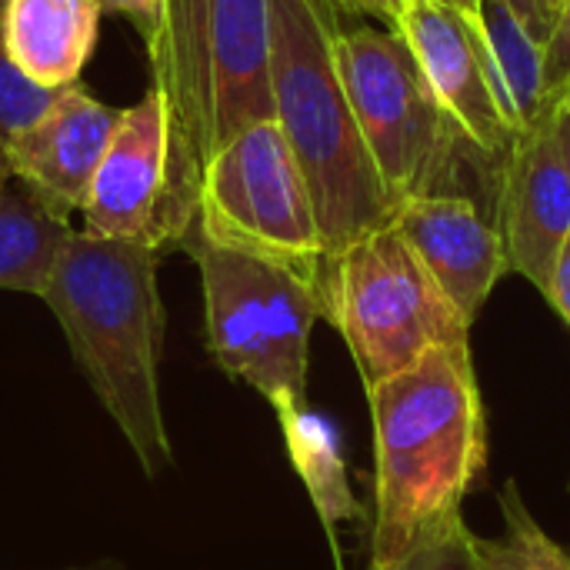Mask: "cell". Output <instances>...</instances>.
<instances>
[{
	"label": "cell",
	"mask_w": 570,
	"mask_h": 570,
	"mask_svg": "<svg viewBox=\"0 0 570 570\" xmlns=\"http://www.w3.org/2000/svg\"><path fill=\"white\" fill-rule=\"evenodd\" d=\"M374 421L371 570L401 564L461 508L488 464V414L471 344L438 347L367 391Z\"/></svg>",
	"instance_id": "1"
},
{
	"label": "cell",
	"mask_w": 570,
	"mask_h": 570,
	"mask_svg": "<svg viewBox=\"0 0 570 570\" xmlns=\"http://www.w3.org/2000/svg\"><path fill=\"white\" fill-rule=\"evenodd\" d=\"M160 250L73 230L40 301L60 321L77 367L147 478L174 464L160 411Z\"/></svg>",
	"instance_id": "2"
},
{
	"label": "cell",
	"mask_w": 570,
	"mask_h": 570,
	"mask_svg": "<svg viewBox=\"0 0 570 570\" xmlns=\"http://www.w3.org/2000/svg\"><path fill=\"white\" fill-rule=\"evenodd\" d=\"M144 43L167 117L174 197L194 227L210 157L274 120L271 0H167Z\"/></svg>",
	"instance_id": "3"
},
{
	"label": "cell",
	"mask_w": 570,
	"mask_h": 570,
	"mask_svg": "<svg viewBox=\"0 0 570 570\" xmlns=\"http://www.w3.org/2000/svg\"><path fill=\"white\" fill-rule=\"evenodd\" d=\"M334 37L337 10L324 0H271L274 120L304 174L324 257L397 214L351 110Z\"/></svg>",
	"instance_id": "4"
},
{
	"label": "cell",
	"mask_w": 570,
	"mask_h": 570,
	"mask_svg": "<svg viewBox=\"0 0 570 570\" xmlns=\"http://www.w3.org/2000/svg\"><path fill=\"white\" fill-rule=\"evenodd\" d=\"M334 60L371 160L397 204L431 194L468 197L464 177L474 174L494 214L501 160L448 114L397 27H337Z\"/></svg>",
	"instance_id": "5"
},
{
	"label": "cell",
	"mask_w": 570,
	"mask_h": 570,
	"mask_svg": "<svg viewBox=\"0 0 570 570\" xmlns=\"http://www.w3.org/2000/svg\"><path fill=\"white\" fill-rule=\"evenodd\" d=\"M314 291L321 317L344 337L367 391L438 347L471 344V321L394 224L327 254Z\"/></svg>",
	"instance_id": "6"
},
{
	"label": "cell",
	"mask_w": 570,
	"mask_h": 570,
	"mask_svg": "<svg viewBox=\"0 0 570 570\" xmlns=\"http://www.w3.org/2000/svg\"><path fill=\"white\" fill-rule=\"evenodd\" d=\"M180 250L200 271L204 337L220 371L254 387L274 414L304 407L311 331L321 321L314 281L287 264L217 247L197 230Z\"/></svg>",
	"instance_id": "7"
},
{
	"label": "cell",
	"mask_w": 570,
	"mask_h": 570,
	"mask_svg": "<svg viewBox=\"0 0 570 570\" xmlns=\"http://www.w3.org/2000/svg\"><path fill=\"white\" fill-rule=\"evenodd\" d=\"M190 230L317 281L324 247L304 174L277 120L254 124L210 157Z\"/></svg>",
	"instance_id": "8"
},
{
	"label": "cell",
	"mask_w": 570,
	"mask_h": 570,
	"mask_svg": "<svg viewBox=\"0 0 570 570\" xmlns=\"http://www.w3.org/2000/svg\"><path fill=\"white\" fill-rule=\"evenodd\" d=\"M494 224L508 264L541 294L570 234V107L551 100L528 120L498 164Z\"/></svg>",
	"instance_id": "9"
},
{
	"label": "cell",
	"mask_w": 570,
	"mask_h": 570,
	"mask_svg": "<svg viewBox=\"0 0 570 570\" xmlns=\"http://www.w3.org/2000/svg\"><path fill=\"white\" fill-rule=\"evenodd\" d=\"M80 214L87 234L144 244L160 254L180 247L190 234L174 197L167 117L154 90L120 110Z\"/></svg>",
	"instance_id": "10"
},
{
	"label": "cell",
	"mask_w": 570,
	"mask_h": 570,
	"mask_svg": "<svg viewBox=\"0 0 570 570\" xmlns=\"http://www.w3.org/2000/svg\"><path fill=\"white\" fill-rule=\"evenodd\" d=\"M397 30L411 43L448 114L484 154L501 160L521 130V120L481 33L478 13L441 0H411Z\"/></svg>",
	"instance_id": "11"
},
{
	"label": "cell",
	"mask_w": 570,
	"mask_h": 570,
	"mask_svg": "<svg viewBox=\"0 0 570 570\" xmlns=\"http://www.w3.org/2000/svg\"><path fill=\"white\" fill-rule=\"evenodd\" d=\"M394 227L464 321L474 324L501 277L511 271L501 230L484 207L458 194L411 197L397 204Z\"/></svg>",
	"instance_id": "12"
},
{
	"label": "cell",
	"mask_w": 570,
	"mask_h": 570,
	"mask_svg": "<svg viewBox=\"0 0 570 570\" xmlns=\"http://www.w3.org/2000/svg\"><path fill=\"white\" fill-rule=\"evenodd\" d=\"M120 110L83 83L63 87L53 104L7 144L13 177L53 210H83L97 164L117 130Z\"/></svg>",
	"instance_id": "13"
},
{
	"label": "cell",
	"mask_w": 570,
	"mask_h": 570,
	"mask_svg": "<svg viewBox=\"0 0 570 570\" xmlns=\"http://www.w3.org/2000/svg\"><path fill=\"white\" fill-rule=\"evenodd\" d=\"M100 13L97 0H3L7 57L43 90L73 87L94 53Z\"/></svg>",
	"instance_id": "14"
},
{
	"label": "cell",
	"mask_w": 570,
	"mask_h": 570,
	"mask_svg": "<svg viewBox=\"0 0 570 570\" xmlns=\"http://www.w3.org/2000/svg\"><path fill=\"white\" fill-rule=\"evenodd\" d=\"M67 214L53 210L27 187L0 194V291L40 297L70 244Z\"/></svg>",
	"instance_id": "15"
},
{
	"label": "cell",
	"mask_w": 570,
	"mask_h": 570,
	"mask_svg": "<svg viewBox=\"0 0 570 570\" xmlns=\"http://www.w3.org/2000/svg\"><path fill=\"white\" fill-rule=\"evenodd\" d=\"M277 424L287 444V458L297 478L304 481L324 531L334 538L337 524L364 518V508L354 498V488L347 478V458H344L334 424L314 414L307 404L277 411Z\"/></svg>",
	"instance_id": "16"
},
{
	"label": "cell",
	"mask_w": 570,
	"mask_h": 570,
	"mask_svg": "<svg viewBox=\"0 0 570 570\" xmlns=\"http://www.w3.org/2000/svg\"><path fill=\"white\" fill-rule=\"evenodd\" d=\"M481 33L491 47V57L498 63V73L508 87V97L514 104V114L521 127L534 120L551 100L544 90V57L541 43L531 37L524 20L508 0H478L474 7Z\"/></svg>",
	"instance_id": "17"
},
{
	"label": "cell",
	"mask_w": 570,
	"mask_h": 570,
	"mask_svg": "<svg viewBox=\"0 0 570 570\" xmlns=\"http://www.w3.org/2000/svg\"><path fill=\"white\" fill-rule=\"evenodd\" d=\"M501 534L481 538L471 531V551L478 570H570V554L538 524L518 481H504L498 491Z\"/></svg>",
	"instance_id": "18"
},
{
	"label": "cell",
	"mask_w": 570,
	"mask_h": 570,
	"mask_svg": "<svg viewBox=\"0 0 570 570\" xmlns=\"http://www.w3.org/2000/svg\"><path fill=\"white\" fill-rule=\"evenodd\" d=\"M0 13H3V0H0ZM60 90H43L37 83H30L13 60L7 57L3 47V33H0V140L10 144L17 134H23L57 97Z\"/></svg>",
	"instance_id": "19"
},
{
	"label": "cell",
	"mask_w": 570,
	"mask_h": 570,
	"mask_svg": "<svg viewBox=\"0 0 570 570\" xmlns=\"http://www.w3.org/2000/svg\"><path fill=\"white\" fill-rule=\"evenodd\" d=\"M387 570H478L474 551H471V528L468 521L434 534L417 551H411L401 564Z\"/></svg>",
	"instance_id": "20"
},
{
	"label": "cell",
	"mask_w": 570,
	"mask_h": 570,
	"mask_svg": "<svg viewBox=\"0 0 570 570\" xmlns=\"http://www.w3.org/2000/svg\"><path fill=\"white\" fill-rule=\"evenodd\" d=\"M541 57H544V90L548 100H561L570 90V0L558 3L554 10V23L548 40L541 43Z\"/></svg>",
	"instance_id": "21"
},
{
	"label": "cell",
	"mask_w": 570,
	"mask_h": 570,
	"mask_svg": "<svg viewBox=\"0 0 570 570\" xmlns=\"http://www.w3.org/2000/svg\"><path fill=\"white\" fill-rule=\"evenodd\" d=\"M324 3L334 7L337 13H361V17H374L387 27H397L411 0H324Z\"/></svg>",
	"instance_id": "22"
},
{
	"label": "cell",
	"mask_w": 570,
	"mask_h": 570,
	"mask_svg": "<svg viewBox=\"0 0 570 570\" xmlns=\"http://www.w3.org/2000/svg\"><path fill=\"white\" fill-rule=\"evenodd\" d=\"M551 301V307L561 314V321L568 324L570 331V234L568 240L561 244V254L554 261V271H551V287L544 294Z\"/></svg>",
	"instance_id": "23"
},
{
	"label": "cell",
	"mask_w": 570,
	"mask_h": 570,
	"mask_svg": "<svg viewBox=\"0 0 570 570\" xmlns=\"http://www.w3.org/2000/svg\"><path fill=\"white\" fill-rule=\"evenodd\" d=\"M97 3H100V10L134 17L137 30H140V37H144V33L157 23V17H160V10H164L167 0H97Z\"/></svg>",
	"instance_id": "24"
},
{
	"label": "cell",
	"mask_w": 570,
	"mask_h": 570,
	"mask_svg": "<svg viewBox=\"0 0 570 570\" xmlns=\"http://www.w3.org/2000/svg\"><path fill=\"white\" fill-rule=\"evenodd\" d=\"M508 3L518 10V17H521L524 27L531 30V37H534L538 43H544L548 33H551V23H554V7H551L548 0H508Z\"/></svg>",
	"instance_id": "25"
},
{
	"label": "cell",
	"mask_w": 570,
	"mask_h": 570,
	"mask_svg": "<svg viewBox=\"0 0 570 570\" xmlns=\"http://www.w3.org/2000/svg\"><path fill=\"white\" fill-rule=\"evenodd\" d=\"M10 177H13V170H10V157H7V144L0 140V194H3V187L10 184Z\"/></svg>",
	"instance_id": "26"
},
{
	"label": "cell",
	"mask_w": 570,
	"mask_h": 570,
	"mask_svg": "<svg viewBox=\"0 0 570 570\" xmlns=\"http://www.w3.org/2000/svg\"><path fill=\"white\" fill-rule=\"evenodd\" d=\"M67 570H127L117 561H97V564H83V568H67Z\"/></svg>",
	"instance_id": "27"
},
{
	"label": "cell",
	"mask_w": 570,
	"mask_h": 570,
	"mask_svg": "<svg viewBox=\"0 0 570 570\" xmlns=\"http://www.w3.org/2000/svg\"><path fill=\"white\" fill-rule=\"evenodd\" d=\"M441 3H454V7H468V10H474V7H471L468 0H441Z\"/></svg>",
	"instance_id": "28"
},
{
	"label": "cell",
	"mask_w": 570,
	"mask_h": 570,
	"mask_svg": "<svg viewBox=\"0 0 570 570\" xmlns=\"http://www.w3.org/2000/svg\"><path fill=\"white\" fill-rule=\"evenodd\" d=\"M548 3H551V7H554V10H558V3H564V0H548Z\"/></svg>",
	"instance_id": "29"
},
{
	"label": "cell",
	"mask_w": 570,
	"mask_h": 570,
	"mask_svg": "<svg viewBox=\"0 0 570 570\" xmlns=\"http://www.w3.org/2000/svg\"><path fill=\"white\" fill-rule=\"evenodd\" d=\"M468 3H471V7H478V0H468Z\"/></svg>",
	"instance_id": "30"
},
{
	"label": "cell",
	"mask_w": 570,
	"mask_h": 570,
	"mask_svg": "<svg viewBox=\"0 0 570 570\" xmlns=\"http://www.w3.org/2000/svg\"><path fill=\"white\" fill-rule=\"evenodd\" d=\"M564 100H568V107H570V90H568V97H564Z\"/></svg>",
	"instance_id": "31"
}]
</instances>
